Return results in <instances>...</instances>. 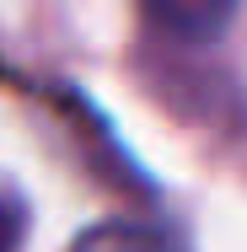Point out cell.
<instances>
[{
  "mask_svg": "<svg viewBox=\"0 0 247 252\" xmlns=\"http://www.w3.org/2000/svg\"><path fill=\"white\" fill-rule=\"evenodd\" d=\"M70 252H183V242L150 220H102L92 231H81Z\"/></svg>",
  "mask_w": 247,
  "mask_h": 252,
  "instance_id": "1",
  "label": "cell"
},
{
  "mask_svg": "<svg viewBox=\"0 0 247 252\" xmlns=\"http://www.w3.org/2000/svg\"><path fill=\"white\" fill-rule=\"evenodd\" d=\"M231 11H215V5H167V11H150V22H167V27H199V32H220Z\"/></svg>",
  "mask_w": 247,
  "mask_h": 252,
  "instance_id": "2",
  "label": "cell"
},
{
  "mask_svg": "<svg viewBox=\"0 0 247 252\" xmlns=\"http://www.w3.org/2000/svg\"><path fill=\"white\" fill-rule=\"evenodd\" d=\"M22 231H27V215H22V204L0 193V252H16V247H22Z\"/></svg>",
  "mask_w": 247,
  "mask_h": 252,
  "instance_id": "3",
  "label": "cell"
}]
</instances>
